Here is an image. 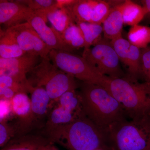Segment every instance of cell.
<instances>
[{
  "label": "cell",
  "instance_id": "19",
  "mask_svg": "<svg viewBox=\"0 0 150 150\" xmlns=\"http://www.w3.org/2000/svg\"><path fill=\"white\" fill-rule=\"evenodd\" d=\"M47 18L54 29L62 34L70 25L75 23L68 7L54 9L48 14Z\"/></svg>",
  "mask_w": 150,
  "mask_h": 150
},
{
  "label": "cell",
  "instance_id": "10",
  "mask_svg": "<svg viewBox=\"0 0 150 150\" xmlns=\"http://www.w3.org/2000/svg\"><path fill=\"white\" fill-rule=\"evenodd\" d=\"M110 43L120 61L128 67V75L126 77L133 81H138L139 76L141 49L131 44L122 36L111 40Z\"/></svg>",
  "mask_w": 150,
  "mask_h": 150
},
{
  "label": "cell",
  "instance_id": "3",
  "mask_svg": "<svg viewBox=\"0 0 150 150\" xmlns=\"http://www.w3.org/2000/svg\"><path fill=\"white\" fill-rule=\"evenodd\" d=\"M104 86L121 103L131 119L150 116V95L141 83L128 78L107 77Z\"/></svg>",
  "mask_w": 150,
  "mask_h": 150
},
{
  "label": "cell",
  "instance_id": "29",
  "mask_svg": "<svg viewBox=\"0 0 150 150\" xmlns=\"http://www.w3.org/2000/svg\"><path fill=\"white\" fill-rule=\"evenodd\" d=\"M150 83V46L141 49V58L139 79Z\"/></svg>",
  "mask_w": 150,
  "mask_h": 150
},
{
  "label": "cell",
  "instance_id": "26",
  "mask_svg": "<svg viewBox=\"0 0 150 150\" xmlns=\"http://www.w3.org/2000/svg\"><path fill=\"white\" fill-rule=\"evenodd\" d=\"M112 7L110 1L97 0L92 11L91 23L102 24Z\"/></svg>",
  "mask_w": 150,
  "mask_h": 150
},
{
  "label": "cell",
  "instance_id": "5",
  "mask_svg": "<svg viewBox=\"0 0 150 150\" xmlns=\"http://www.w3.org/2000/svg\"><path fill=\"white\" fill-rule=\"evenodd\" d=\"M28 79L33 86L43 87L51 100L56 101L63 94L79 88L80 83L71 75L60 69L50 59H41L30 72Z\"/></svg>",
  "mask_w": 150,
  "mask_h": 150
},
{
  "label": "cell",
  "instance_id": "22",
  "mask_svg": "<svg viewBox=\"0 0 150 150\" xmlns=\"http://www.w3.org/2000/svg\"><path fill=\"white\" fill-rule=\"evenodd\" d=\"M83 34L85 46L84 49H88L94 46L102 40L103 34L102 24H95L88 22L76 23Z\"/></svg>",
  "mask_w": 150,
  "mask_h": 150
},
{
  "label": "cell",
  "instance_id": "27",
  "mask_svg": "<svg viewBox=\"0 0 150 150\" xmlns=\"http://www.w3.org/2000/svg\"><path fill=\"white\" fill-rule=\"evenodd\" d=\"M31 84L29 81L27 82L22 81L16 78L6 76H0V88H10L18 93H29V90Z\"/></svg>",
  "mask_w": 150,
  "mask_h": 150
},
{
  "label": "cell",
  "instance_id": "35",
  "mask_svg": "<svg viewBox=\"0 0 150 150\" xmlns=\"http://www.w3.org/2000/svg\"><path fill=\"white\" fill-rule=\"evenodd\" d=\"M141 84H142L143 87L145 91L147 93L150 95V83H142Z\"/></svg>",
  "mask_w": 150,
  "mask_h": 150
},
{
  "label": "cell",
  "instance_id": "21",
  "mask_svg": "<svg viewBox=\"0 0 150 150\" xmlns=\"http://www.w3.org/2000/svg\"><path fill=\"white\" fill-rule=\"evenodd\" d=\"M26 54L5 31H1L0 58L4 59H14Z\"/></svg>",
  "mask_w": 150,
  "mask_h": 150
},
{
  "label": "cell",
  "instance_id": "14",
  "mask_svg": "<svg viewBox=\"0 0 150 150\" xmlns=\"http://www.w3.org/2000/svg\"><path fill=\"white\" fill-rule=\"evenodd\" d=\"M29 93L30 94L31 109L34 122L42 120L46 117L51 100L46 89L43 87L31 84Z\"/></svg>",
  "mask_w": 150,
  "mask_h": 150
},
{
  "label": "cell",
  "instance_id": "31",
  "mask_svg": "<svg viewBox=\"0 0 150 150\" xmlns=\"http://www.w3.org/2000/svg\"><path fill=\"white\" fill-rule=\"evenodd\" d=\"M16 93V92L10 88H0L1 100L10 101Z\"/></svg>",
  "mask_w": 150,
  "mask_h": 150
},
{
  "label": "cell",
  "instance_id": "33",
  "mask_svg": "<svg viewBox=\"0 0 150 150\" xmlns=\"http://www.w3.org/2000/svg\"><path fill=\"white\" fill-rule=\"evenodd\" d=\"M77 1V0H56V6L58 8L69 7Z\"/></svg>",
  "mask_w": 150,
  "mask_h": 150
},
{
  "label": "cell",
  "instance_id": "12",
  "mask_svg": "<svg viewBox=\"0 0 150 150\" xmlns=\"http://www.w3.org/2000/svg\"><path fill=\"white\" fill-rule=\"evenodd\" d=\"M33 13L18 1H0V23L8 28L27 22Z\"/></svg>",
  "mask_w": 150,
  "mask_h": 150
},
{
  "label": "cell",
  "instance_id": "36",
  "mask_svg": "<svg viewBox=\"0 0 150 150\" xmlns=\"http://www.w3.org/2000/svg\"><path fill=\"white\" fill-rule=\"evenodd\" d=\"M94 150H108L106 149H96Z\"/></svg>",
  "mask_w": 150,
  "mask_h": 150
},
{
  "label": "cell",
  "instance_id": "11",
  "mask_svg": "<svg viewBox=\"0 0 150 150\" xmlns=\"http://www.w3.org/2000/svg\"><path fill=\"white\" fill-rule=\"evenodd\" d=\"M39 57L26 54L14 59L0 58V76H10L22 81H28L27 74L38 64Z\"/></svg>",
  "mask_w": 150,
  "mask_h": 150
},
{
  "label": "cell",
  "instance_id": "13",
  "mask_svg": "<svg viewBox=\"0 0 150 150\" xmlns=\"http://www.w3.org/2000/svg\"><path fill=\"white\" fill-rule=\"evenodd\" d=\"M11 108L18 119L16 123L20 135L28 134L34 122L30 98L25 93H16L10 100Z\"/></svg>",
  "mask_w": 150,
  "mask_h": 150
},
{
  "label": "cell",
  "instance_id": "9",
  "mask_svg": "<svg viewBox=\"0 0 150 150\" xmlns=\"http://www.w3.org/2000/svg\"><path fill=\"white\" fill-rule=\"evenodd\" d=\"M48 21L46 14L38 11H34L27 22L51 50H59L72 53L74 51L65 43L62 34L53 27L48 26L47 25Z\"/></svg>",
  "mask_w": 150,
  "mask_h": 150
},
{
  "label": "cell",
  "instance_id": "1",
  "mask_svg": "<svg viewBox=\"0 0 150 150\" xmlns=\"http://www.w3.org/2000/svg\"><path fill=\"white\" fill-rule=\"evenodd\" d=\"M52 144L68 150H110L108 136L84 112L71 123L46 131L44 134Z\"/></svg>",
  "mask_w": 150,
  "mask_h": 150
},
{
  "label": "cell",
  "instance_id": "20",
  "mask_svg": "<svg viewBox=\"0 0 150 150\" xmlns=\"http://www.w3.org/2000/svg\"><path fill=\"white\" fill-rule=\"evenodd\" d=\"M97 0H77L75 4L69 7L75 23H90L92 11Z\"/></svg>",
  "mask_w": 150,
  "mask_h": 150
},
{
  "label": "cell",
  "instance_id": "2",
  "mask_svg": "<svg viewBox=\"0 0 150 150\" xmlns=\"http://www.w3.org/2000/svg\"><path fill=\"white\" fill-rule=\"evenodd\" d=\"M79 88L84 113L107 135L113 125L127 119L121 103L103 86L81 82Z\"/></svg>",
  "mask_w": 150,
  "mask_h": 150
},
{
  "label": "cell",
  "instance_id": "16",
  "mask_svg": "<svg viewBox=\"0 0 150 150\" xmlns=\"http://www.w3.org/2000/svg\"><path fill=\"white\" fill-rule=\"evenodd\" d=\"M123 1L111 8L108 16L103 23V38L110 41L122 36L124 23L121 5Z\"/></svg>",
  "mask_w": 150,
  "mask_h": 150
},
{
  "label": "cell",
  "instance_id": "24",
  "mask_svg": "<svg viewBox=\"0 0 150 150\" xmlns=\"http://www.w3.org/2000/svg\"><path fill=\"white\" fill-rule=\"evenodd\" d=\"M128 38L131 44L140 49L146 48L150 43V28L139 24L131 26Z\"/></svg>",
  "mask_w": 150,
  "mask_h": 150
},
{
  "label": "cell",
  "instance_id": "4",
  "mask_svg": "<svg viewBox=\"0 0 150 150\" xmlns=\"http://www.w3.org/2000/svg\"><path fill=\"white\" fill-rule=\"evenodd\" d=\"M108 136L110 150H150V116L120 121Z\"/></svg>",
  "mask_w": 150,
  "mask_h": 150
},
{
  "label": "cell",
  "instance_id": "15",
  "mask_svg": "<svg viewBox=\"0 0 150 150\" xmlns=\"http://www.w3.org/2000/svg\"><path fill=\"white\" fill-rule=\"evenodd\" d=\"M49 143H51L44 135L26 134L12 139L1 150H37Z\"/></svg>",
  "mask_w": 150,
  "mask_h": 150
},
{
  "label": "cell",
  "instance_id": "17",
  "mask_svg": "<svg viewBox=\"0 0 150 150\" xmlns=\"http://www.w3.org/2000/svg\"><path fill=\"white\" fill-rule=\"evenodd\" d=\"M81 114H75L65 108L57 104L49 113L47 121L45 123L44 131L46 132L57 126L71 123Z\"/></svg>",
  "mask_w": 150,
  "mask_h": 150
},
{
  "label": "cell",
  "instance_id": "6",
  "mask_svg": "<svg viewBox=\"0 0 150 150\" xmlns=\"http://www.w3.org/2000/svg\"><path fill=\"white\" fill-rule=\"evenodd\" d=\"M48 57L60 69L82 82L104 85L107 76L100 74L82 56L67 51L51 50Z\"/></svg>",
  "mask_w": 150,
  "mask_h": 150
},
{
  "label": "cell",
  "instance_id": "18",
  "mask_svg": "<svg viewBox=\"0 0 150 150\" xmlns=\"http://www.w3.org/2000/svg\"><path fill=\"white\" fill-rule=\"evenodd\" d=\"M121 7L124 24L133 26L143 21L145 12L142 6L126 0L121 3Z\"/></svg>",
  "mask_w": 150,
  "mask_h": 150
},
{
  "label": "cell",
  "instance_id": "34",
  "mask_svg": "<svg viewBox=\"0 0 150 150\" xmlns=\"http://www.w3.org/2000/svg\"><path fill=\"white\" fill-rule=\"evenodd\" d=\"M37 150H59L52 143H49L40 147Z\"/></svg>",
  "mask_w": 150,
  "mask_h": 150
},
{
  "label": "cell",
  "instance_id": "28",
  "mask_svg": "<svg viewBox=\"0 0 150 150\" xmlns=\"http://www.w3.org/2000/svg\"><path fill=\"white\" fill-rule=\"evenodd\" d=\"M19 136L18 127L17 124L11 125L1 121L0 123V146L3 148L12 139Z\"/></svg>",
  "mask_w": 150,
  "mask_h": 150
},
{
  "label": "cell",
  "instance_id": "30",
  "mask_svg": "<svg viewBox=\"0 0 150 150\" xmlns=\"http://www.w3.org/2000/svg\"><path fill=\"white\" fill-rule=\"evenodd\" d=\"M18 1L33 11L48 10L57 8L56 0H23Z\"/></svg>",
  "mask_w": 150,
  "mask_h": 150
},
{
  "label": "cell",
  "instance_id": "32",
  "mask_svg": "<svg viewBox=\"0 0 150 150\" xmlns=\"http://www.w3.org/2000/svg\"><path fill=\"white\" fill-rule=\"evenodd\" d=\"M141 2L145 11V14L143 21L145 24H150V0H143Z\"/></svg>",
  "mask_w": 150,
  "mask_h": 150
},
{
  "label": "cell",
  "instance_id": "25",
  "mask_svg": "<svg viewBox=\"0 0 150 150\" xmlns=\"http://www.w3.org/2000/svg\"><path fill=\"white\" fill-rule=\"evenodd\" d=\"M65 43L73 51L84 48L85 41L80 27L75 23H71L62 34Z\"/></svg>",
  "mask_w": 150,
  "mask_h": 150
},
{
  "label": "cell",
  "instance_id": "23",
  "mask_svg": "<svg viewBox=\"0 0 150 150\" xmlns=\"http://www.w3.org/2000/svg\"><path fill=\"white\" fill-rule=\"evenodd\" d=\"M55 101L58 105L65 108L75 114L81 115L83 112L80 93L76 90L65 93Z\"/></svg>",
  "mask_w": 150,
  "mask_h": 150
},
{
  "label": "cell",
  "instance_id": "7",
  "mask_svg": "<svg viewBox=\"0 0 150 150\" xmlns=\"http://www.w3.org/2000/svg\"><path fill=\"white\" fill-rule=\"evenodd\" d=\"M83 57L103 76L123 78L120 60L110 40L104 38L92 48L84 49Z\"/></svg>",
  "mask_w": 150,
  "mask_h": 150
},
{
  "label": "cell",
  "instance_id": "8",
  "mask_svg": "<svg viewBox=\"0 0 150 150\" xmlns=\"http://www.w3.org/2000/svg\"><path fill=\"white\" fill-rule=\"evenodd\" d=\"M5 32L25 53L39 56L41 59H49L51 49L27 22L8 28Z\"/></svg>",
  "mask_w": 150,
  "mask_h": 150
}]
</instances>
